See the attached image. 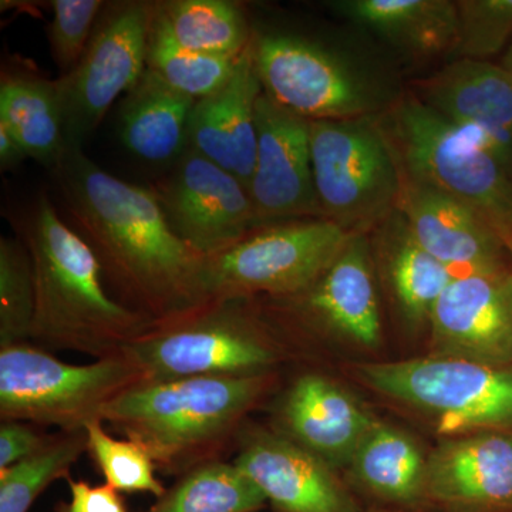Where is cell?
Instances as JSON below:
<instances>
[{
  "label": "cell",
  "mask_w": 512,
  "mask_h": 512,
  "mask_svg": "<svg viewBox=\"0 0 512 512\" xmlns=\"http://www.w3.org/2000/svg\"><path fill=\"white\" fill-rule=\"evenodd\" d=\"M50 173L117 301L156 322L195 308L202 258L174 234L153 188L114 177L83 148H69Z\"/></svg>",
  "instance_id": "1"
},
{
  "label": "cell",
  "mask_w": 512,
  "mask_h": 512,
  "mask_svg": "<svg viewBox=\"0 0 512 512\" xmlns=\"http://www.w3.org/2000/svg\"><path fill=\"white\" fill-rule=\"evenodd\" d=\"M20 239L32 256L36 311L30 343L47 352L93 359L123 355L156 320L117 301L107 288L92 248L40 190L19 221Z\"/></svg>",
  "instance_id": "2"
},
{
  "label": "cell",
  "mask_w": 512,
  "mask_h": 512,
  "mask_svg": "<svg viewBox=\"0 0 512 512\" xmlns=\"http://www.w3.org/2000/svg\"><path fill=\"white\" fill-rule=\"evenodd\" d=\"M279 382V373L141 382L113 400L101 421L146 447L158 471L178 478L235 453L251 414Z\"/></svg>",
  "instance_id": "3"
},
{
  "label": "cell",
  "mask_w": 512,
  "mask_h": 512,
  "mask_svg": "<svg viewBox=\"0 0 512 512\" xmlns=\"http://www.w3.org/2000/svg\"><path fill=\"white\" fill-rule=\"evenodd\" d=\"M144 382L279 373L291 353L251 299H227L160 320L126 349Z\"/></svg>",
  "instance_id": "4"
},
{
  "label": "cell",
  "mask_w": 512,
  "mask_h": 512,
  "mask_svg": "<svg viewBox=\"0 0 512 512\" xmlns=\"http://www.w3.org/2000/svg\"><path fill=\"white\" fill-rule=\"evenodd\" d=\"M400 173L470 205L512 245V175L419 97H403L382 124Z\"/></svg>",
  "instance_id": "5"
},
{
  "label": "cell",
  "mask_w": 512,
  "mask_h": 512,
  "mask_svg": "<svg viewBox=\"0 0 512 512\" xmlns=\"http://www.w3.org/2000/svg\"><path fill=\"white\" fill-rule=\"evenodd\" d=\"M353 235L326 218L261 225L232 247L201 259L195 308L227 299L284 298L305 291Z\"/></svg>",
  "instance_id": "6"
},
{
  "label": "cell",
  "mask_w": 512,
  "mask_h": 512,
  "mask_svg": "<svg viewBox=\"0 0 512 512\" xmlns=\"http://www.w3.org/2000/svg\"><path fill=\"white\" fill-rule=\"evenodd\" d=\"M353 373L380 396L429 417L443 436L512 433V366L430 355L360 363Z\"/></svg>",
  "instance_id": "7"
},
{
  "label": "cell",
  "mask_w": 512,
  "mask_h": 512,
  "mask_svg": "<svg viewBox=\"0 0 512 512\" xmlns=\"http://www.w3.org/2000/svg\"><path fill=\"white\" fill-rule=\"evenodd\" d=\"M146 377L126 355L70 365L33 343L0 348V419L59 430L86 429Z\"/></svg>",
  "instance_id": "8"
},
{
  "label": "cell",
  "mask_w": 512,
  "mask_h": 512,
  "mask_svg": "<svg viewBox=\"0 0 512 512\" xmlns=\"http://www.w3.org/2000/svg\"><path fill=\"white\" fill-rule=\"evenodd\" d=\"M313 183L323 218L353 234L397 210L399 163L369 116L311 121Z\"/></svg>",
  "instance_id": "9"
},
{
  "label": "cell",
  "mask_w": 512,
  "mask_h": 512,
  "mask_svg": "<svg viewBox=\"0 0 512 512\" xmlns=\"http://www.w3.org/2000/svg\"><path fill=\"white\" fill-rule=\"evenodd\" d=\"M156 2H109L72 72L56 80L67 147L83 148L120 96L147 70Z\"/></svg>",
  "instance_id": "10"
},
{
  "label": "cell",
  "mask_w": 512,
  "mask_h": 512,
  "mask_svg": "<svg viewBox=\"0 0 512 512\" xmlns=\"http://www.w3.org/2000/svg\"><path fill=\"white\" fill-rule=\"evenodd\" d=\"M254 59L266 96L302 119H357L373 110L375 99L360 77L309 40L254 37Z\"/></svg>",
  "instance_id": "11"
},
{
  "label": "cell",
  "mask_w": 512,
  "mask_h": 512,
  "mask_svg": "<svg viewBox=\"0 0 512 512\" xmlns=\"http://www.w3.org/2000/svg\"><path fill=\"white\" fill-rule=\"evenodd\" d=\"M153 190L174 234L200 258L232 247L259 227L248 188L191 148Z\"/></svg>",
  "instance_id": "12"
},
{
  "label": "cell",
  "mask_w": 512,
  "mask_h": 512,
  "mask_svg": "<svg viewBox=\"0 0 512 512\" xmlns=\"http://www.w3.org/2000/svg\"><path fill=\"white\" fill-rule=\"evenodd\" d=\"M234 463L264 493L272 512H363L338 470L315 454L249 420Z\"/></svg>",
  "instance_id": "13"
},
{
  "label": "cell",
  "mask_w": 512,
  "mask_h": 512,
  "mask_svg": "<svg viewBox=\"0 0 512 512\" xmlns=\"http://www.w3.org/2000/svg\"><path fill=\"white\" fill-rule=\"evenodd\" d=\"M258 148L249 185L261 225L323 218L311 160V121L278 106L264 92L256 106Z\"/></svg>",
  "instance_id": "14"
},
{
  "label": "cell",
  "mask_w": 512,
  "mask_h": 512,
  "mask_svg": "<svg viewBox=\"0 0 512 512\" xmlns=\"http://www.w3.org/2000/svg\"><path fill=\"white\" fill-rule=\"evenodd\" d=\"M429 325L431 355L512 366V266L454 276Z\"/></svg>",
  "instance_id": "15"
},
{
  "label": "cell",
  "mask_w": 512,
  "mask_h": 512,
  "mask_svg": "<svg viewBox=\"0 0 512 512\" xmlns=\"http://www.w3.org/2000/svg\"><path fill=\"white\" fill-rule=\"evenodd\" d=\"M274 394L268 427L335 470L349 467L360 441L376 421L322 370L303 369L281 390L278 384Z\"/></svg>",
  "instance_id": "16"
},
{
  "label": "cell",
  "mask_w": 512,
  "mask_h": 512,
  "mask_svg": "<svg viewBox=\"0 0 512 512\" xmlns=\"http://www.w3.org/2000/svg\"><path fill=\"white\" fill-rule=\"evenodd\" d=\"M429 512H512V433L447 437L427 457Z\"/></svg>",
  "instance_id": "17"
},
{
  "label": "cell",
  "mask_w": 512,
  "mask_h": 512,
  "mask_svg": "<svg viewBox=\"0 0 512 512\" xmlns=\"http://www.w3.org/2000/svg\"><path fill=\"white\" fill-rule=\"evenodd\" d=\"M402 175L397 211L421 248L454 275L508 268L503 238L470 205Z\"/></svg>",
  "instance_id": "18"
},
{
  "label": "cell",
  "mask_w": 512,
  "mask_h": 512,
  "mask_svg": "<svg viewBox=\"0 0 512 512\" xmlns=\"http://www.w3.org/2000/svg\"><path fill=\"white\" fill-rule=\"evenodd\" d=\"M417 97L493 154L512 175V77L503 66L453 60L419 84Z\"/></svg>",
  "instance_id": "19"
},
{
  "label": "cell",
  "mask_w": 512,
  "mask_h": 512,
  "mask_svg": "<svg viewBox=\"0 0 512 512\" xmlns=\"http://www.w3.org/2000/svg\"><path fill=\"white\" fill-rule=\"evenodd\" d=\"M262 92L252 39L228 82L195 101L188 128V148L237 177L248 191L255 170L256 106Z\"/></svg>",
  "instance_id": "20"
},
{
  "label": "cell",
  "mask_w": 512,
  "mask_h": 512,
  "mask_svg": "<svg viewBox=\"0 0 512 512\" xmlns=\"http://www.w3.org/2000/svg\"><path fill=\"white\" fill-rule=\"evenodd\" d=\"M426 464L427 457L412 437L376 420L349 468L352 483L376 504L375 510L429 512L424 493Z\"/></svg>",
  "instance_id": "21"
},
{
  "label": "cell",
  "mask_w": 512,
  "mask_h": 512,
  "mask_svg": "<svg viewBox=\"0 0 512 512\" xmlns=\"http://www.w3.org/2000/svg\"><path fill=\"white\" fill-rule=\"evenodd\" d=\"M0 124L18 138L29 158L47 170H53L69 150L56 80L19 57L2 67Z\"/></svg>",
  "instance_id": "22"
},
{
  "label": "cell",
  "mask_w": 512,
  "mask_h": 512,
  "mask_svg": "<svg viewBox=\"0 0 512 512\" xmlns=\"http://www.w3.org/2000/svg\"><path fill=\"white\" fill-rule=\"evenodd\" d=\"M195 101L147 69L121 100V141L133 156L146 163L173 165L187 151Z\"/></svg>",
  "instance_id": "23"
},
{
  "label": "cell",
  "mask_w": 512,
  "mask_h": 512,
  "mask_svg": "<svg viewBox=\"0 0 512 512\" xmlns=\"http://www.w3.org/2000/svg\"><path fill=\"white\" fill-rule=\"evenodd\" d=\"M332 8L397 49L417 57L453 55L457 2L450 0H340Z\"/></svg>",
  "instance_id": "24"
},
{
  "label": "cell",
  "mask_w": 512,
  "mask_h": 512,
  "mask_svg": "<svg viewBox=\"0 0 512 512\" xmlns=\"http://www.w3.org/2000/svg\"><path fill=\"white\" fill-rule=\"evenodd\" d=\"M154 23L191 52L238 57L254 36L241 6L228 0L156 2Z\"/></svg>",
  "instance_id": "25"
},
{
  "label": "cell",
  "mask_w": 512,
  "mask_h": 512,
  "mask_svg": "<svg viewBox=\"0 0 512 512\" xmlns=\"http://www.w3.org/2000/svg\"><path fill=\"white\" fill-rule=\"evenodd\" d=\"M266 497L234 461H214L177 478L144 512H259Z\"/></svg>",
  "instance_id": "26"
},
{
  "label": "cell",
  "mask_w": 512,
  "mask_h": 512,
  "mask_svg": "<svg viewBox=\"0 0 512 512\" xmlns=\"http://www.w3.org/2000/svg\"><path fill=\"white\" fill-rule=\"evenodd\" d=\"M387 252V275L404 318L429 323L431 312L454 279V272L431 256L402 224Z\"/></svg>",
  "instance_id": "27"
},
{
  "label": "cell",
  "mask_w": 512,
  "mask_h": 512,
  "mask_svg": "<svg viewBox=\"0 0 512 512\" xmlns=\"http://www.w3.org/2000/svg\"><path fill=\"white\" fill-rule=\"evenodd\" d=\"M87 453L86 429L59 430L32 456L0 471V512H29L46 488L62 478Z\"/></svg>",
  "instance_id": "28"
},
{
  "label": "cell",
  "mask_w": 512,
  "mask_h": 512,
  "mask_svg": "<svg viewBox=\"0 0 512 512\" xmlns=\"http://www.w3.org/2000/svg\"><path fill=\"white\" fill-rule=\"evenodd\" d=\"M238 57L204 55L183 49L153 22L147 69L158 74L177 92L194 100H200L224 86L234 73Z\"/></svg>",
  "instance_id": "29"
},
{
  "label": "cell",
  "mask_w": 512,
  "mask_h": 512,
  "mask_svg": "<svg viewBox=\"0 0 512 512\" xmlns=\"http://www.w3.org/2000/svg\"><path fill=\"white\" fill-rule=\"evenodd\" d=\"M36 311L32 256L22 239L0 238V348L30 342Z\"/></svg>",
  "instance_id": "30"
},
{
  "label": "cell",
  "mask_w": 512,
  "mask_h": 512,
  "mask_svg": "<svg viewBox=\"0 0 512 512\" xmlns=\"http://www.w3.org/2000/svg\"><path fill=\"white\" fill-rule=\"evenodd\" d=\"M87 453L106 483L120 493H148L161 497L165 485L156 476L157 466L146 447L128 439H116L106 424L94 420L86 426Z\"/></svg>",
  "instance_id": "31"
},
{
  "label": "cell",
  "mask_w": 512,
  "mask_h": 512,
  "mask_svg": "<svg viewBox=\"0 0 512 512\" xmlns=\"http://www.w3.org/2000/svg\"><path fill=\"white\" fill-rule=\"evenodd\" d=\"M454 60L488 62L512 42V0H460Z\"/></svg>",
  "instance_id": "32"
},
{
  "label": "cell",
  "mask_w": 512,
  "mask_h": 512,
  "mask_svg": "<svg viewBox=\"0 0 512 512\" xmlns=\"http://www.w3.org/2000/svg\"><path fill=\"white\" fill-rule=\"evenodd\" d=\"M106 3L103 0H53L49 45L60 76L72 72L79 63Z\"/></svg>",
  "instance_id": "33"
},
{
  "label": "cell",
  "mask_w": 512,
  "mask_h": 512,
  "mask_svg": "<svg viewBox=\"0 0 512 512\" xmlns=\"http://www.w3.org/2000/svg\"><path fill=\"white\" fill-rule=\"evenodd\" d=\"M52 434L26 421L3 420L0 424V471L15 466L45 446Z\"/></svg>",
  "instance_id": "34"
},
{
  "label": "cell",
  "mask_w": 512,
  "mask_h": 512,
  "mask_svg": "<svg viewBox=\"0 0 512 512\" xmlns=\"http://www.w3.org/2000/svg\"><path fill=\"white\" fill-rule=\"evenodd\" d=\"M69 503L56 505V512H128L126 501L120 491L104 483L92 485L83 480L67 478Z\"/></svg>",
  "instance_id": "35"
},
{
  "label": "cell",
  "mask_w": 512,
  "mask_h": 512,
  "mask_svg": "<svg viewBox=\"0 0 512 512\" xmlns=\"http://www.w3.org/2000/svg\"><path fill=\"white\" fill-rule=\"evenodd\" d=\"M29 158L28 151L20 144L18 138L0 124V167L2 171L13 170Z\"/></svg>",
  "instance_id": "36"
},
{
  "label": "cell",
  "mask_w": 512,
  "mask_h": 512,
  "mask_svg": "<svg viewBox=\"0 0 512 512\" xmlns=\"http://www.w3.org/2000/svg\"><path fill=\"white\" fill-rule=\"evenodd\" d=\"M501 66H503L512 77V42L511 45L508 46L507 52H505L503 64H501Z\"/></svg>",
  "instance_id": "37"
},
{
  "label": "cell",
  "mask_w": 512,
  "mask_h": 512,
  "mask_svg": "<svg viewBox=\"0 0 512 512\" xmlns=\"http://www.w3.org/2000/svg\"><path fill=\"white\" fill-rule=\"evenodd\" d=\"M363 512H407V511H393V510H375V508H372V510H367Z\"/></svg>",
  "instance_id": "38"
},
{
  "label": "cell",
  "mask_w": 512,
  "mask_h": 512,
  "mask_svg": "<svg viewBox=\"0 0 512 512\" xmlns=\"http://www.w3.org/2000/svg\"><path fill=\"white\" fill-rule=\"evenodd\" d=\"M510 256H511V266H512V245L510 247Z\"/></svg>",
  "instance_id": "39"
}]
</instances>
